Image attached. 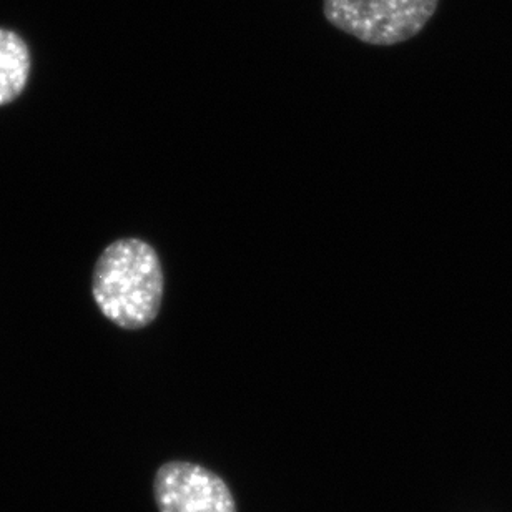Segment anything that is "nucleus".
Listing matches in <instances>:
<instances>
[{
  "label": "nucleus",
  "instance_id": "obj_1",
  "mask_svg": "<svg viewBox=\"0 0 512 512\" xmlns=\"http://www.w3.org/2000/svg\"><path fill=\"white\" fill-rule=\"evenodd\" d=\"M165 276L155 248L138 238H122L100 253L92 275V295L102 315L124 330L152 325L162 308Z\"/></svg>",
  "mask_w": 512,
  "mask_h": 512
},
{
  "label": "nucleus",
  "instance_id": "obj_2",
  "mask_svg": "<svg viewBox=\"0 0 512 512\" xmlns=\"http://www.w3.org/2000/svg\"><path fill=\"white\" fill-rule=\"evenodd\" d=\"M441 0H323L335 29L363 44L391 47L414 39L433 19Z\"/></svg>",
  "mask_w": 512,
  "mask_h": 512
},
{
  "label": "nucleus",
  "instance_id": "obj_3",
  "mask_svg": "<svg viewBox=\"0 0 512 512\" xmlns=\"http://www.w3.org/2000/svg\"><path fill=\"white\" fill-rule=\"evenodd\" d=\"M153 493L160 512H237L225 481L198 464H163L155 476Z\"/></svg>",
  "mask_w": 512,
  "mask_h": 512
},
{
  "label": "nucleus",
  "instance_id": "obj_4",
  "mask_svg": "<svg viewBox=\"0 0 512 512\" xmlns=\"http://www.w3.org/2000/svg\"><path fill=\"white\" fill-rule=\"evenodd\" d=\"M32 72V54L22 35L0 27V107L24 94Z\"/></svg>",
  "mask_w": 512,
  "mask_h": 512
}]
</instances>
